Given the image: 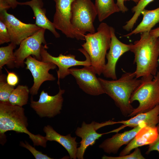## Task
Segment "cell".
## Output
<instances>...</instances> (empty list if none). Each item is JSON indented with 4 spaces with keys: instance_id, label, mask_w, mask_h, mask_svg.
<instances>
[{
    "instance_id": "cell-25",
    "label": "cell",
    "mask_w": 159,
    "mask_h": 159,
    "mask_svg": "<svg viewBox=\"0 0 159 159\" xmlns=\"http://www.w3.org/2000/svg\"><path fill=\"white\" fill-rule=\"evenodd\" d=\"M154 0H139L135 6L131 9V11L134 14L132 17L123 26V29L127 31L131 30L138 19L141 14L142 11L146 6Z\"/></svg>"
},
{
    "instance_id": "cell-23",
    "label": "cell",
    "mask_w": 159,
    "mask_h": 159,
    "mask_svg": "<svg viewBox=\"0 0 159 159\" xmlns=\"http://www.w3.org/2000/svg\"><path fill=\"white\" fill-rule=\"evenodd\" d=\"M29 93V89L27 86L18 85L11 93L9 102L13 105L22 107L27 103Z\"/></svg>"
},
{
    "instance_id": "cell-1",
    "label": "cell",
    "mask_w": 159,
    "mask_h": 159,
    "mask_svg": "<svg viewBox=\"0 0 159 159\" xmlns=\"http://www.w3.org/2000/svg\"><path fill=\"white\" fill-rule=\"evenodd\" d=\"M130 51L134 55L136 77L153 78L158 72L159 37L151 35L149 32L141 33L140 39L131 44Z\"/></svg>"
},
{
    "instance_id": "cell-28",
    "label": "cell",
    "mask_w": 159,
    "mask_h": 159,
    "mask_svg": "<svg viewBox=\"0 0 159 159\" xmlns=\"http://www.w3.org/2000/svg\"><path fill=\"white\" fill-rule=\"evenodd\" d=\"M20 146L28 150L33 155L36 159H52L47 155L44 154L42 152L37 150L32 146L26 141L25 143L23 141L20 142Z\"/></svg>"
},
{
    "instance_id": "cell-18",
    "label": "cell",
    "mask_w": 159,
    "mask_h": 159,
    "mask_svg": "<svg viewBox=\"0 0 159 159\" xmlns=\"http://www.w3.org/2000/svg\"><path fill=\"white\" fill-rule=\"evenodd\" d=\"M159 132L157 126L155 127L146 126L142 127L121 151L119 156L130 154L131 151L134 149L150 144L157 138Z\"/></svg>"
},
{
    "instance_id": "cell-7",
    "label": "cell",
    "mask_w": 159,
    "mask_h": 159,
    "mask_svg": "<svg viewBox=\"0 0 159 159\" xmlns=\"http://www.w3.org/2000/svg\"><path fill=\"white\" fill-rule=\"evenodd\" d=\"M53 0L55 4V12L52 22L55 28L68 38L85 40V35H81L76 31L71 23L72 5L74 0Z\"/></svg>"
},
{
    "instance_id": "cell-35",
    "label": "cell",
    "mask_w": 159,
    "mask_h": 159,
    "mask_svg": "<svg viewBox=\"0 0 159 159\" xmlns=\"http://www.w3.org/2000/svg\"><path fill=\"white\" fill-rule=\"evenodd\" d=\"M150 34L156 37H159V27L152 29Z\"/></svg>"
},
{
    "instance_id": "cell-22",
    "label": "cell",
    "mask_w": 159,
    "mask_h": 159,
    "mask_svg": "<svg viewBox=\"0 0 159 159\" xmlns=\"http://www.w3.org/2000/svg\"><path fill=\"white\" fill-rule=\"evenodd\" d=\"M94 6L100 22L102 21L112 14L120 11L114 0H95Z\"/></svg>"
},
{
    "instance_id": "cell-37",
    "label": "cell",
    "mask_w": 159,
    "mask_h": 159,
    "mask_svg": "<svg viewBox=\"0 0 159 159\" xmlns=\"http://www.w3.org/2000/svg\"><path fill=\"white\" fill-rule=\"evenodd\" d=\"M157 127H158V130L159 132V122L158 124V125L157 126Z\"/></svg>"
},
{
    "instance_id": "cell-27",
    "label": "cell",
    "mask_w": 159,
    "mask_h": 159,
    "mask_svg": "<svg viewBox=\"0 0 159 159\" xmlns=\"http://www.w3.org/2000/svg\"><path fill=\"white\" fill-rule=\"evenodd\" d=\"M103 159H144L145 158L141 154L140 149L138 148L135 149L132 153L123 156L117 157L108 156L104 155L102 157Z\"/></svg>"
},
{
    "instance_id": "cell-3",
    "label": "cell",
    "mask_w": 159,
    "mask_h": 159,
    "mask_svg": "<svg viewBox=\"0 0 159 159\" xmlns=\"http://www.w3.org/2000/svg\"><path fill=\"white\" fill-rule=\"evenodd\" d=\"M136 77L134 72H125L118 79L107 80L98 78L105 93L114 101L122 114L128 117L134 108L130 102L132 94L142 80Z\"/></svg>"
},
{
    "instance_id": "cell-29",
    "label": "cell",
    "mask_w": 159,
    "mask_h": 159,
    "mask_svg": "<svg viewBox=\"0 0 159 159\" xmlns=\"http://www.w3.org/2000/svg\"><path fill=\"white\" fill-rule=\"evenodd\" d=\"M11 42L10 37L5 23L0 20V44Z\"/></svg>"
},
{
    "instance_id": "cell-20",
    "label": "cell",
    "mask_w": 159,
    "mask_h": 159,
    "mask_svg": "<svg viewBox=\"0 0 159 159\" xmlns=\"http://www.w3.org/2000/svg\"><path fill=\"white\" fill-rule=\"evenodd\" d=\"M18 5H28L30 6L35 18V24L41 28L49 30L55 37H60L53 23L49 20L46 16V10L43 8L44 3L42 0H31L25 2H19Z\"/></svg>"
},
{
    "instance_id": "cell-32",
    "label": "cell",
    "mask_w": 159,
    "mask_h": 159,
    "mask_svg": "<svg viewBox=\"0 0 159 159\" xmlns=\"http://www.w3.org/2000/svg\"><path fill=\"white\" fill-rule=\"evenodd\" d=\"M125 0H117L116 4L119 8L120 11L123 13H125L128 10L127 8L125 5Z\"/></svg>"
},
{
    "instance_id": "cell-4",
    "label": "cell",
    "mask_w": 159,
    "mask_h": 159,
    "mask_svg": "<svg viewBox=\"0 0 159 159\" xmlns=\"http://www.w3.org/2000/svg\"><path fill=\"white\" fill-rule=\"evenodd\" d=\"M86 42L82 46L88 54L91 62L90 69L96 74L102 73L106 63L105 58L111 41L110 26L101 23L94 33L85 34Z\"/></svg>"
},
{
    "instance_id": "cell-38",
    "label": "cell",
    "mask_w": 159,
    "mask_h": 159,
    "mask_svg": "<svg viewBox=\"0 0 159 159\" xmlns=\"http://www.w3.org/2000/svg\"><path fill=\"white\" fill-rule=\"evenodd\" d=\"M158 62L159 63V57L158 59Z\"/></svg>"
},
{
    "instance_id": "cell-21",
    "label": "cell",
    "mask_w": 159,
    "mask_h": 159,
    "mask_svg": "<svg viewBox=\"0 0 159 159\" xmlns=\"http://www.w3.org/2000/svg\"><path fill=\"white\" fill-rule=\"evenodd\" d=\"M141 14L143 16L141 21L134 29L124 35V37H129L145 32H150L152 28L159 22V7L152 10L144 9Z\"/></svg>"
},
{
    "instance_id": "cell-9",
    "label": "cell",
    "mask_w": 159,
    "mask_h": 159,
    "mask_svg": "<svg viewBox=\"0 0 159 159\" xmlns=\"http://www.w3.org/2000/svg\"><path fill=\"white\" fill-rule=\"evenodd\" d=\"M46 29L41 28L37 32L23 40L19 48L14 52L16 68L24 66V60L31 55L41 60V49L42 43L46 44L44 38Z\"/></svg>"
},
{
    "instance_id": "cell-14",
    "label": "cell",
    "mask_w": 159,
    "mask_h": 159,
    "mask_svg": "<svg viewBox=\"0 0 159 159\" xmlns=\"http://www.w3.org/2000/svg\"><path fill=\"white\" fill-rule=\"evenodd\" d=\"M111 41L109 50L106 57L107 62L106 63L102 74L107 78L113 80L117 79L116 73V64L120 57L130 50L131 44H126L120 41L117 37L115 29L110 26Z\"/></svg>"
},
{
    "instance_id": "cell-13",
    "label": "cell",
    "mask_w": 159,
    "mask_h": 159,
    "mask_svg": "<svg viewBox=\"0 0 159 159\" xmlns=\"http://www.w3.org/2000/svg\"><path fill=\"white\" fill-rule=\"evenodd\" d=\"M115 122L109 121L101 123L93 121L90 124H87L83 121L81 127H77L75 131L77 136L81 138L80 147L77 148V158L83 159L85 152L88 147L95 144L97 140L103 135L107 133H99L97 130L104 126L115 124Z\"/></svg>"
},
{
    "instance_id": "cell-26",
    "label": "cell",
    "mask_w": 159,
    "mask_h": 159,
    "mask_svg": "<svg viewBox=\"0 0 159 159\" xmlns=\"http://www.w3.org/2000/svg\"><path fill=\"white\" fill-rule=\"evenodd\" d=\"M6 77L1 73L0 75V101L9 102L10 95L14 87L9 85L6 81Z\"/></svg>"
},
{
    "instance_id": "cell-24",
    "label": "cell",
    "mask_w": 159,
    "mask_h": 159,
    "mask_svg": "<svg viewBox=\"0 0 159 159\" xmlns=\"http://www.w3.org/2000/svg\"><path fill=\"white\" fill-rule=\"evenodd\" d=\"M16 45L11 42L8 46L0 48V69L6 65L9 68L15 67V57L13 50Z\"/></svg>"
},
{
    "instance_id": "cell-16",
    "label": "cell",
    "mask_w": 159,
    "mask_h": 159,
    "mask_svg": "<svg viewBox=\"0 0 159 159\" xmlns=\"http://www.w3.org/2000/svg\"><path fill=\"white\" fill-rule=\"evenodd\" d=\"M147 126L144 122L140 123L132 129L122 133H117L111 138L104 140L99 146L105 153L110 154H116L122 145L127 144L135 137L142 127Z\"/></svg>"
},
{
    "instance_id": "cell-6",
    "label": "cell",
    "mask_w": 159,
    "mask_h": 159,
    "mask_svg": "<svg viewBox=\"0 0 159 159\" xmlns=\"http://www.w3.org/2000/svg\"><path fill=\"white\" fill-rule=\"evenodd\" d=\"M71 12V23L76 31L83 35L95 32L93 23L97 14L91 0H74Z\"/></svg>"
},
{
    "instance_id": "cell-34",
    "label": "cell",
    "mask_w": 159,
    "mask_h": 159,
    "mask_svg": "<svg viewBox=\"0 0 159 159\" xmlns=\"http://www.w3.org/2000/svg\"><path fill=\"white\" fill-rule=\"evenodd\" d=\"M10 4L11 8L12 9H15L18 5L19 2L16 0H5Z\"/></svg>"
},
{
    "instance_id": "cell-36",
    "label": "cell",
    "mask_w": 159,
    "mask_h": 159,
    "mask_svg": "<svg viewBox=\"0 0 159 159\" xmlns=\"http://www.w3.org/2000/svg\"><path fill=\"white\" fill-rule=\"evenodd\" d=\"M132 1L134 2L135 3L137 4L139 0H125V1Z\"/></svg>"
},
{
    "instance_id": "cell-31",
    "label": "cell",
    "mask_w": 159,
    "mask_h": 159,
    "mask_svg": "<svg viewBox=\"0 0 159 159\" xmlns=\"http://www.w3.org/2000/svg\"><path fill=\"white\" fill-rule=\"evenodd\" d=\"M153 151H156L159 153V132L156 140L153 143L149 145L148 149L146 154H148Z\"/></svg>"
},
{
    "instance_id": "cell-10",
    "label": "cell",
    "mask_w": 159,
    "mask_h": 159,
    "mask_svg": "<svg viewBox=\"0 0 159 159\" xmlns=\"http://www.w3.org/2000/svg\"><path fill=\"white\" fill-rule=\"evenodd\" d=\"M64 92V90L59 87L58 92L51 96L43 90L38 101H34L32 96H31L30 106L41 118L54 117L61 113L64 100L62 95Z\"/></svg>"
},
{
    "instance_id": "cell-17",
    "label": "cell",
    "mask_w": 159,
    "mask_h": 159,
    "mask_svg": "<svg viewBox=\"0 0 159 159\" xmlns=\"http://www.w3.org/2000/svg\"><path fill=\"white\" fill-rule=\"evenodd\" d=\"M143 122L148 127H155L157 126L159 122V105L148 111L138 114L129 120L116 122V124L122 125L110 132H117L127 127L134 128Z\"/></svg>"
},
{
    "instance_id": "cell-5",
    "label": "cell",
    "mask_w": 159,
    "mask_h": 159,
    "mask_svg": "<svg viewBox=\"0 0 159 159\" xmlns=\"http://www.w3.org/2000/svg\"><path fill=\"white\" fill-rule=\"evenodd\" d=\"M141 82L132 94L130 102L139 103L128 117H133L152 109L159 105V71L152 78H141Z\"/></svg>"
},
{
    "instance_id": "cell-11",
    "label": "cell",
    "mask_w": 159,
    "mask_h": 159,
    "mask_svg": "<svg viewBox=\"0 0 159 159\" xmlns=\"http://www.w3.org/2000/svg\"><path fill=\"white\" fill-rule=\"evenodd\" d=\"M0 20L5 24L9 34L11 42L20 45L24 39L33 35L41 28L36 24H26L5 10L0 12Z\"/></svg>"
},
{
    "instance_id": "cell-33",
    "label": "cell",
    "mask_w": 159,
    "mask_h": 159,
    "mask_svg": "<svg viewBox=\"0 0 159 159\" xmlns=\"http://www.w3.org/2000/svg\"><path fill=\"white\" fill-rule=\"evenodd\" d=\"M11 7L9 4L5 0H0V12L7 10Z\"/></svg>"
},
{
    "instance_id": "cell-19",
    "label": "cell",
    "mask_w": 159,
    "mask_h": 159,
    "mask_svg": "<svg viewBox=\"0 0 159 159\" xmlns=\"http://www.w3.org/2000/svg\"><path fill=\"white\" fill-rule=\"evenodd\" d=\"M43 130L46 134L45 137L47 141H55L58 143L66 149L70 159L77 158L78 143L76 141V137H72L70 134L66 136L62 135L49 125L45 126Z\"/></svg>"
},
{
    "instance_id": "cell-2",
    "label": "cell",
    "mask_w": 159,
    "mask_h": 159,
    "mask_svg": "<svg viewBox=\"0 0 159 159\" xmlns=\"http://www.w3.org/2000/svg\"><path fill=\"white\" fill-rule=\"evenodd\" d=\"M28 119L25 116L24 109L22 107L13 105L9 102L0 101V135L3 143L6 142L5 133L8 131L24 133L28 135L34 146H47V141L45 137L39 134H34L27 128Z\"/></svg>"
},
{
    "instance_id": "cell-8",
    "label": "cell",
    "mask_w": 159,
    "mask_h": 159,
    "mask_svg": "<svg viewBox=\"0 0 159 159\" xmlns=\"http://www.w3.org/2000/svg\"><path fill=\"white\" fill-rule=\"evenodd\" d=\"M47 48L46 45L44 46L42 45L40 52L41 60L44 62H52L58 66L59 69L57 71L58 78L57 83L59 85V79H64L70 74L69 68L76 66L89 67L91 65L89 56L83 48L78 49L86 57L85 60L81 61L76 60L75 56L71 54L64 55L61 54L57 57L53 56L47 52L46 49Z\"/></svg>"
},
{
    "instance_id": "cell-30",
    "label": "cell",
    "mask_w": 159,
    "mask_h": 159,
    "mask_svg": "<svg viewBox=\"0 0 159 159\" xmlns=\"http://www.w3.org/2000/svg\"><path fill=\"white\" fill-rule=\"evenodd\" d=\"M6 81L9 85L14 87L18 84L19 79L18 76L15 73L8 72Z\"/></svg>"
},
{
    "instance_id": "cell-12",
    "label": "cell",
    "mask_w": 159,
    "mask_h": 159,
    "mask_svg": "<svg viewBox=\"0 0 159 159\" xmlns=\"http://www.w3.org/2000/svg\"><path fill=\"white\" fill-rule=\"evenodd\" d=\"M26 59L24 62L26 69L29 70L34 79V84L29 89L30 93L33 96L38 94L40 86L44 82L55 80L56 78L49 73V71L55 69L57 66L52 62L39 60L31 55Z\"/></svg>"
},
{
    "instance_id": "cell-15",
    "label": "cell",
    "mask_w": 159,
    "mask_h": 159,
    "mask_svg": "<svg viewBox=\"0 0 159 159\" xmlns=\"http://www.w3.org/2000/svg\"><path fill=\"white\" fill-rule=\"evenodd\" d=\"M89 67L69 69L70 74L74 77L79 87L86 93L93 96L105 94L98 78Z\"/></svg>"
}]
</instances>
